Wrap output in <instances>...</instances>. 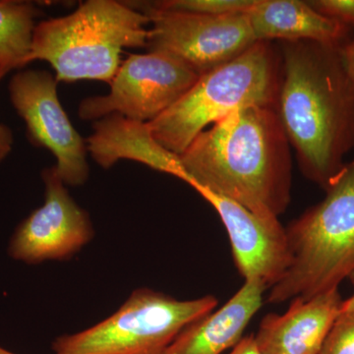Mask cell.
Returning a JSON list of instances; mask_svg holds the SVG:
<instances>
[{
	"label": "cell",
	"instance_id": "obj_1",
	"mask_svg": "<svg viewBox=\"0 0 354 354\" xmlns=\"http://www.w3.org/2000/svg\"><path fill=\"white\" fill-rule=\"evenodd\" d=\"M283 44L274 109L302 174L326 190L354 150V82L342 46Z\"/></svg>",
	"mask_w": 354,
	"mask_h": 354
},
{
	"label": "cell",
	"instance_id": "obj_2",
	"mask_svg": "<svg viewBox=\"0 0 354 354\" xmlns=\"http://www.w3.org/2000/svg\"><path fill=\"white\" fill-rule=\"evenodd\" d=\"M189 186L278 218L291 194L290 143L274 106L239 109L205 130L180 156Z\"/></svg>",
	"mask_w": 354,
	"mask_h": 354
},
{
	"label": "cell",
	"instance_id": "obj_3",
	"mask_svg": "<svg viewBox=\"0 0 354 354\" xmlns=\"http://www.w3.org/2000/svg\"><path fill=\"white\" fill-rule=\"evenodd\" d=\"M148 16L127 1L88 0L64 17L39 22L28 64L48 62L57 82L111 84L128 48H146Z\"/></svg>",
	"mask_w": 354,
	"mask_h": 354
},
{
	"label": "cell",
	"instance_id": "obj_4",
	"mask_svg": "<svg viewBox=\"0 0 354 354\" xmlns=\"http://www.w3.org/2000/svg\"><path fill=\"white\" fill-rule=\"evenodd\" d=\"M291 254L268 302L309 299L337 290L354 272V158L326 189L322 201L286 227Z\"/></svg>",
	"mask_w": 354,
	"mask_h": 354
},
{
	"label": "cell",
	"instance_id": "obj_5",
	"mask_svg": "<svg viewBox=\"0 0 354 354\" xmlns=\"http://www.w3.org/2000/svg\"><path fill=\"white\" fill-rule=\"evenodd\" d=\"M281 59L269 41H258L232 62L198 77L167 111L151 122L153 137L180 156L207 127L239 109L276 106Z\"/></svg>",
	"mask_w": 354,
	"mask_h": 354
},
{
	"label": "cell",
	"instance_id": "obj_6",
	"mask_svg": "<svg viewBox=\"0 0 354 354\" xmlns=\"http://www.w3.org/2000/svg\"><path fill=\"white\" fill-rule=\"evenodd\" d=\"M216 306L214 295L178 300L150 288H137L109 318L55 339L53 354H164L184 328Z\"/></svg>",
	"mask_w": 354,
	"mask_h": 354
},
{
	"label": "cell",
	"instance_id": "obj_7",
	"mask_svg": "<svg viewBox=\"0 0 354 354\" xmlns=\"http://www.w3.org/2000/svg\"><path fill=\"white\" fill-rule=\"evenodd\" d=\"M150 20L146 48L167 53L198 75L232 62L258 43L246 13L200 15L153 8L130 1Z\"/></svg>",
	"mask_w": 354,
	"mask_h": 354
},
{
	"label": "cell",
	"instance_id": "obj_8",
	"mask_svg": "<svg viewBox=\"0 0 354 354\" xmlns=\"http://www.w3.org/2000/svg\"><path fill=\"white\" fill-rule=\"evenodd\" d=\"M198 77L180 60L160 51L130 55L120 64L108 95L86 97L79 104L81 120L97 121L111 114L149 123L165 113Z\"/></svg>",
	"mask_w": 354,
	"mask_h": 354
},
{
	"label": "cell",
	"instance_id": "obj_9",
	"mask_svg": "<svg viewBox=\"0 0 354 354\" xmlns=\"http://www.w3.org/2000/svg\"><path fill=\"white\" fill-rule=\"evenodd\" d=\"M55 76L44 70H24L11 78L10 101L25 121L30 142L57 160L58 176L66 186H82L90 176L86 140L60 104Z\"/></svg>",
	"mask_w": 354,
	"mask_h": 354
},
{
	"label": "cell",
	"instance_id": "obj_10",
	"mask_svg": "<svg viewBox=\"0 0 354 354\" xmlns=\"http://www.w3.org/2000/svg\"><path fill=\"white\" fill-rule=\"evenodd\" d=\"M43 206L18 225L11 239L9 255L27 264L73 257L94 237L87 212L69 194L55 167L41 172Z\"/></svg>",
	"mask_w": 354,
	"mask_h": 354
},
{
	"label": "cell",
	"instance_id": "obj_11",
	"mask_svg": "<svg viewBox=\"0 0 354 354\" xmlns=\"http://www.w3.org/2000/svg\"><path fill=\"white\" fill-rule=\"evenodd\" d=\"M195 190L220 216L230 237L235 266L244 281H258L266 290L278 283L291 261L286 228L279 218L256 215L204 188Z\"/></svg>",
	"mask_w": 354,
	"mask_h": 354
},
{
	"label": "cell",
	"instance_id": "obj_12",
	"mask_svg": "<svg viewBox=\"0 0 354 354\" xmlns=\"http://www.w3.org/2000/svg\"><path fill=\"white\" fill-rule=\"evenodd\" d=\"M344 299L339 288L295 298L283 315L268 314L254 335L261 354H319Z\"/></svg>",
	"mask_w": 354,
	"mask_h": 354
},
{
	"label": "cell",
	"instance_id": "obj_13",
	"mask_svg": "<svg viewBox=\"0 0 354 354\" xmlns=\"http://www.w3.org/2000/svg\"><path fill=\"white\" fill-rule=\"evenodd\" d=\"M93 130V134L86 139L88 153L102 169H111L120 160H129L189 185L190 177L180 158L158 143L148 123L111 114L94 121Z\"/></svg>",
	"mask_w": 354,
	"mask_h": 354
},
{
	"label": "cell",
	"instance_id": "obj_14",
	"mask_svg": "<svg viewBox=\"0 0 354 354\" xmlns=\"http://www.w3.org/2000/svg\"><path fill=\"white\" fill-rule=\"evenodd\" d=\"M265 290L258 281H245L220 309L184 328L164 354H223L234 348L262 307Z\"/></svg>",
	"mask_w": 354,
	"mask_h": 354
},
{
	"label": "cell",
	"instance_id": "obj_15",
	"mask_svg": "<svg viewBox=\"0 0 354 354\" xmlns=\"http://www.w3.org/2000/svg\"><path fill=\"white\" fill-rule=\"evenodd\" d=\"M257 41H315L341 46L346 26L326 17L308 1L301 0H255L247 11Z\"/></svg>",
	"mask_w": 354,
	"mask_h": 354
},
{
	"label": "cell",
	"instance_id": "obj_16",
	"mask_svg": "<svg viewBox=\"0 0 354 354\" xmlns=\"http://www.w3.org/2000/svg\"><path fill=\"white\" fill-rule=\"evenodd\" d=\"M43 15L36 4L0 0V66L22 68L31 53L36 19Z\"/></svg>",
	"mask_w": 354,
	"mask_h": 354
},
{
	"label": "cell",
	"instance_id": "obj_17",
	"mask_svg": "<svg viewBox=\"0 0 354 354\" xmlns=\"http://www.w3.org/2000/svg\"><path fill=\"white\" fill-rule=\"evenodd\" d=\"M254 1L255 0H160L147 3L162 10L218 16L246 13Z\"/></svg>",
	"mask_w": 354,
	"mask_h": 354
},
{
	"label": "cell",
	"instance_id": "obj_18",
	"mask_svg": "<svg viewBox=\"0 0 354 354\" xmlns=\"http://www.w3.org/2000/svg\"><path fill=\"white\" fill-rule=\"evenodd\" d=\"M319 354H354V312H341Z\"/></svg>",
	"mask_w": 354,
	"mask_h": 354
},
{
	"label": "cell",
	"instance_id": "obj_19",
	"mask_svg": "<svg viewBox=\"0 0 354 354\" xmlns=\"http://www.w3.org/2000/svg\"><path fill=\"white\" fill-rule=\"evenodd\" d=\"M310 6L326 17L354 25V0H311Z\"/></svg>",
	"mask_w": 354,
	"mask_h": 354
},
{
	"label": "cell",
	"instance_id": "obj_20",
	"mask_svg": "<svg viewBox=\"0 0 354 354\" xmlns=\"http://www.w3.org/2000/svg\"><path fill=\"white\" fill-rule=\"evenodd\" d=\"M11 70L6 67L0 66V81ZM13 143V133L10 128L0 123V162H2L11 153Z\"/></svg>",
	"mask_w": 354,
	"mask_h": 354
},
{
	"label": "cell",
	"instance_id": "obj_21",
	"mask_svg": "<svg viewBox=\"0 0 354 354\" xmlns=\"http://www.w3.org/2000/svg\"><path fill=\"white\" fill-rule=\"evenodd\" d=\"M227 354H261V353L256 344L254 335H251L242 337L241 341Z\"/></svg>",
	"mask_w": 354,
	"mask_h": 354
},
{
	"label": "cell",
	"instance_id": "obj_22",
	"mask_svg": "<svg viewBox=\"0 0 354 354\" xmlns=\"http://www.w3.org/2000/svg\"><path fill=\"white\" fill-rule=\"evenodd\" d=\"M341 55L344 68L354 82V41L341 46Z\"/></svg>",
	"mask_w": 354,
	"mask_h": 354
},
{
	"label": "cell",
	"instance_id": "obj_23",
	"mask_svg": "<svg viewBox=\"0 0 354 354\" xmlns=\"http://www.w3.org/2000/svg\"><path fill=\"white\" fill-rule=\"evenodd\" d=\"M349 281H351L354 288V272L348 277ZM341 312H354V292L351 297L346 300H344L342 305Z\"/></svg>",
	"mask_w": 354,
	"mask_h": 354
},
{
	"label": "cell",
	"instance_id": "obj_24",
	"mask_svg": "<svg viewBox=\"0 0 354 354\" xmlns=\"http://www.w3.org/2000/svg\"><path fill=\"white\" fill-rule=\"evenodd\" d=\"M0 354H15L13 353H11V351H6V349L0 348Z\"/></svg>",
	"mask_w": 354,
	"mask_h": 354
}]
</instances>
